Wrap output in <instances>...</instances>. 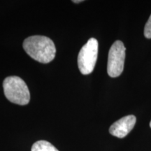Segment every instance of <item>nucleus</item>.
<instances>
[{"instance_id":"nucleus-1","label":"nucleus","mask_w":151,"mask_h":151,"mask_svg":"<svg viewBox=\"0 0 151 151\" xmlns=\"http://www.w3.org/2000/svg\"><path fill=\"white\" fill-rule=\"evenodd\" d=\"M23 48L27 55L36 61L47 64L53 60L56 54L54 42L44 36H32L23 42Z\"/></svg>"},{"instance_id":"nucleus-2","label":"nucleus","mask_w":151,"mask_h":151,"mask_svg":"<svg viewBox=\"0 0 151 151\" xmlns=\"http://www.w3.org/2000/svg\"><path fill=\"white\" fill-rule=\"evenodd\" d=\"M4 92L11 102L18 105H27L29 102L30 93L25 82L18 76H9L3 83Z\"/></svg>"},{"instance_id":"nucleus-3","label":"nucleus","mask_w":151,"mask_h":151,"mask_svg":"<svg viewBox=\"0 0 151 151\" xmlns=\"http://www.w3.org/2000/svg\"><path fill=\"white\" fill-rule=\"evenodd\" d=\"M98 41L91 38L82 47L78 55V66L81 73L88 75L93 71L98 55Z\"/></svg>"},{"instance_id":"nucleus-4","label":"nucleus","mask_w":151,"mask_h":151,"mask_svg":"<svg viewBox=\"0 0 151 151\" xmlns=\"http://www.w3.org/2000/svg\"><path fill=\"white\" fill-rule=\"evenodd\" d=\"M125 50V47L121 41H115L109 50L107 72L112 78L119 76L123 71Z\"/></svg>"},{"instance_id":"nucleus-5","label":"nucleus","mask_w":151,"mask_h":151,"mask_svg":"<svg viewBox=\"0 0 151 151\" xmlns=\"http://www.w3.org/2000/svg\"><path fill=\"white\" fill-rule=\"evenodd\" d=\"M136 120V117L133 115L124 116L111 126L109 132L111 135L120 139L125 137L134 127Z\"/></svg>"},{"instance_id":"nucleus-6","label":"nucleus","mask_w":151,"mask_h":151,"mask_svg":"<svg viewBox=\"0 0 151 151\" xmlns=\"http://www.w3.org/2000/svg\"><path fill=\"white\" fill-rule=\"evenodd\" d=\"M32 151H59L53 145L46 141H39L32 147Z\"/></svg>"},{"instance_id":"nucleus-7","label":"nucleus","mask_w":151,"mask_h":151,"mask_svg":"<svg viewBox=\"0 0 151 151\" xmlns=\"http://www.w3.org/2000/svg\"><path fill=\"white\" fill-rule=\"evenodd\" d=\"M144 36L147 39H151V15L144 27Z\"/></svg>"},{"instance_id":"nucleus-8","label":"nucleus","mask_w":151,"mask_h":151,"mask_svg":"<svg viewBox=\"0 0 151 151\" xmlns=\"http://www.w3.org/2000/svg\"><path fill=\"white\" fill-rule=\"evenodd\" d=\"M82 0H78V1H73V3H79V2H82Z\"/></svg>"},{"instance_id":"nucleus-9","label":"nucleus","mask_w":151,"mask_h":151,"mask_svg":"<svg viewBox=\"0 0 151 151\" xmlns=\"http://www.w3.org/2000/svg\"><path fill=\"white\" fill-rule=\"evenodd\" d=\"M150 127H151V120H150Z\"/></svg>"}]
</instances>
